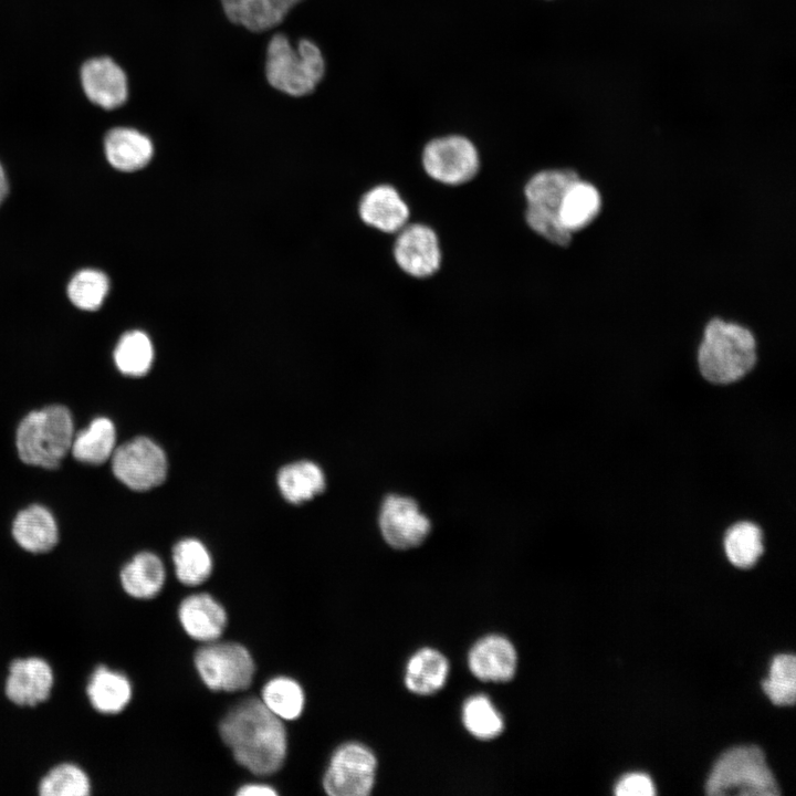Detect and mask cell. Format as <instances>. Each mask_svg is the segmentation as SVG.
Instances as JSON below:
<instances>
[{"label":"cell","mask_w":796,"mask_h":796,"mask_svg":"<svg viewBox=\"0 0 796 796\" xmlns=\"http://www.w3.org/2000/svg\"><path fill=\"white\" fill-rule=\"evenodd\" d=\"M219 731L234 760L255 775H271L284 763L287 751L282 720L260 699L241 701L223 716Z\"/></svg>","instance_id":"obj_1"},{"label":"cell","mask_w":796,"mask_h":796,"mask_svg":"<svg viewBox=\"0 0 796 796\" xmlns=\"http://www.w3.org/2000/svg\"><path fill=\"white\" fill-rule=\"evenodd\" d=\"M699 368L710 383L726 385L744 377L756 363L752 332L714 318L706 325L698 354Z\"/></svg>","instance_id":"obj_2"},{"label":"cell","mask_w":796,"mask_h":796,"mask_svg":"<svg viewBox=\"0 0 796 796\" xmlns=\"http://www.w3.org/2000/svg\"><path fill=\"white\" fill-rule=\"evenodd\" d=\"M325 57L308 39L293 45L283 33L274 34L266 46L265 77L276 91L293 97L312 94L324 78Z\"/></svg>","instance_id":"obj_3"},{"label":"cell","mask_w":796,"mask_h":796,"mask_svg":"<svg viewBox=\"0 0 796 796\" xmlns=\"http://www.w3.org/2000/svg\"><path fill=\"white\" fill-rule=\"evenodd\" d=\"M74 426L70 410L51 405L29 412L20 422L15 444L22 462L55 469L71 450Z\"/></svg>","instance_id":"obj_4"},{"label":"cell","mask_w":796,"mask_h":796,"mask_svg":"<svg viewBox=\"0 0 796 796\" xmlns=\"http://www.w3.org/2000/svg\"><path fill=\"white\" fill-rule=\"evenodd\" d=\"M705 793L711 796H776L779 788L764 752L756 745H741L723 752L716 760Z\"/></svg>","instance_id":"obj_5"},{"label":"cell","mask_w":796,"mask_h":796,"mask_svg":"<svg viewBox=\"0 0 796 796\" xmlns=\"http://www.w3.org/2000/svg\"><path fill=\"white\" fill-rule=\"evenodd\" d=\"M195 667L212 691L235 692L249 688L255 672L249 650L233 641L206 642L195 653Z\"/></svg>","instance_id":"obj_6"},{"label":"cell","mask_w":796,"mask_h":796,"mask_svg":"<svg viewBox=\"0 0 796 796\" xmlns=\"http://www.w3.org/2000/svg\"><path fill=\"white\" fill-rule=\"evenodd\" d=\"M421 164L433 180L447 186H460L476 176L480 156L469 137L448 134L434 137L425 145Z\"/></svg>","instance_id":"obj_7"},{"label":"cell","mask_w":796,"mask_h":796,"mask_svg":"<svg viewBox=\"0 0 796 796\" xmlns=\"http://www.w3.org/2000/svg\"><path fill=\"white\" fill-rule=\"evenodd\" d=\"M376 757L359 743H345L332 755L323 776V788L331 796H367L376 772Z\"/></svg>","instance_id":"obj_8"},{"label":"cell","mask_w":796,"mask_h":796,"mask_svg":"<svg viewBox=\"0 0 796 796\" xmlns=\"http://www.w3.org/2000/svg\"><path fill=\"white\" fill-rule=\"evenodd\" d=\"M114 475L135 491H147L161 484L167 475L163 449L146 437L134 438L112 454Z\"/></svg>","instance_id":"obj_9"},{"label":"cell","mask_w":796,"mask_h":796,"mask_svg":"<svg viewBox=\"0 0 796 796\" xmlns=\"http://www.w3.org/2000/svg\"><path fill=\"white\" fill-rule=\"evenodd\" d=\"M379 527L394 548L408 549L421 544L431 530L430 520L408 496L388 495L380 507Z\"/></svg>","instance_id":"obj_10"},{"label":"cell","mask_w":796,"mask_h":796,"mask_svg":"<svg viewBox=\"0 0 796 796\" xmlns=\"http://www.w3.org/2000/svg\"><path fill=\"white\" fill-rule=\"evenodd\" d=\"M392 254L399 269L416 279L432 276L442 260L438 235L423 223H407L398 231Z\"/></svg>","instance_id":"obj_11"},{"label":"cell","mask_w":796,"mask_h":796,"mask_svg":"<svg viewBox=\"0 0 796 796\" xmlns=\"http://www.w3.org/2000/svg\"><path fill=\"white\" fill-rule=\"evenodd\" d=\"M80 84L90 103L105 111L123 106L129 95L128 77L112 57L93 56L81 65Z\"/></svg>","instance_id":"obj_12"},{"label":"cell","mask_w":796,"mask_h":796,"mask_svg":"<svg viewBox=\"0 0 796 796\" xmlns=\"http://www.w3.org/2000/svg\"><path fill=\"white\" fill-rule=\"evenodd\" d=\"M53 687L51 664L41 657L30 656L10 662L3 691L11 703L33 708L51 696Z\"/></svg>","instance_id":"obj_13"},{"label":"cell","mask_w":796,"mask_h":796,"mask_svg":"<svg viewBox=\"0 0 796 796\" xmlns=\"http://www.w3.org/2000/svg\"><path fill=\"white\" fill-rule=\"evenodd\" d=\"M178 618L185 632L201 642L218 640L228 622L223 606L207 593L184 598L178 608Z\"/></svg>","instance_id":"obj_14"},{"label":"cell","mask_w":796,"mask_h":796,"mask_svg":"<svg viewBox=\"0 0 796 796\" xmlns=\"http://www.w3.org/2000/svg\"><path fill=\"white\" fill-rule=\"evenodd\" d=\"M360 219L385 233H397L409 220V208L398 190L390 185H378L365 192L360 199Z\"/></svg>","instance_id":"obj_15"},{"label":"cell","mask_w":796,"mask_h":796,"mask_svg":"<svg viewBox=\"0 0 796 796\" xmlns=\"http://www.w3.org/2000/svg\"><path fill=\"white\" fill-rule=\"evenodd\" d=\"M516 663L513 645L498 635L482 638L469 653L470 670L482 681H510L514 677Z\"/></svg>","instance_id":"obj_16"},{"label":"cell","mask_w":796,"mask_h":796,"mask_svg":"<svg viewBox=\"0 0 796 796\" xmlns=\"http://www.w3.org/2000/svg\"><path fill=\"white\" fill-rule=\"evenodd\" d=\"M226 17L251 32L279 25L303 0H220Z\"/></svg>","instance_id":"obj_17"},{"label":"cell","mask_w":796,"mask_h":796,"mask_svg":"<svg viewBox=\"0 0 796 796\" xmlns=\"http://www.w3.org/2000/svg\"><path fill=\"white\" fill-rule=\"evenodd\" d=\"M12 536L24 551L43 554L57 544L59 530L52 513L42 505L33 504L17 514Z\"/></svg>","instance_id":"obj_18"},{"label":"cell","mask_w":796,"mask_h":796,"mask_svg":"<svg viewBox=\"0 0 796 796\" xmlns=\"http://www.w3.org/2000/svg\"><path fill=\"white\" fill-rule=\"evenodd\" d=\"M85 691L91 706L106 715L124 711L133 696V685L126 674L103 664L91 673Z\"/></svg>","instance_id":"obj_19"},{"label":"cell","mask_w":796,"mask_h":796,"mask_svg":"<svg viewBox=\"0 0 796 796\" xmlns=\"http://www.w3.org/2000/svg\"><path fill=\"white\" fill-rule=\"evenodd\" d=\"M104 151L108 163L122 171L144 168L151 159L154 146L150 138L132 127H114L104 138Z\"/></svg>","instance_id":"obj_20"},{"label":"cell","mask_w":796,"mask_h":796,"mask_svg":"<svg viewBox=\"0 0 796 796\" xmlns=\"http://www.w3.org/2000/svg\"><path fill=\"white\" fill-rule=\"evenodd\" d=\"M166 579L161 559L154 553L136 554L119 573L124 591L136 599H150L157 596Z\"/></svg>","instance_id":"obj_21"},{"label":"cell","mask_w":796,"mask_h":796,"mask_svg":"<svg viewBox=\"0 0 796 796\" xmlns=\"http://www.w3.org/2000/svg\"><path fill=\"white\" fill-rule=\"evenodd\" d=\"M579 179L572 169H547L533 175L524 186L526 207L557 214L569 186Z\"/></svg>","instance_id":"obj_22"},{"label":"cell","mask_w":796,"mask_h":796,"mask_svg":"<svg viewBox=\"0 0 796 796\" xmlns=\"http://www.w3.org/2000/svg\"><path fill=\"white\" fill-rule=\"evenodd\" d=\"M601 198L595 186L577 179L566 190L559 208L562 226L570 233L588 226L599 213Z\"/></svg>","instance_id":"obj_23"},{"label":"cell","mask_w":796,"mask_h":796,"mask_svg":"<svg viewBox=\"0 0 796 796\" xmlns=\"http://www.w3.org/2000/svg\"><path fill=\"white\" fill-rule=\"evenodd\" d=\"M448 672L449 663L444 656L434 649L423 648L408 661L405 683L413 693L431 694L443 687Z\"/></svg>","instance_id":"obj_24"},{"label":"cell","mask_w":796,"mask_h":796,"mask_svg":"<svg viewBox=\"0 0 796 796\" xmlns=\"http://www.w3.org/2000/svg\"><path fill=\"white\" fill-rule=\"evenodd\" d=\"M277 485L286 501L300 504L324 491L325 476L317 464L311 461H298L290 463L279 471Z\"/></svg>","instance_id":"obj_25"},{"label":"cell","mask_w":796,"mask_h":796,"mask_svg":"<svg viewBox=\"0 0 796 796\" xmlns=\"http://www.w3.org/2000/svg\"><path fill=\"white\" fill-rule=\"evenodd\" d=\"M115 442L114 423L106 417H98L74 436L71 451L81 462L102 464L112 457Z\"/></svg>","instance_id":"obj_26"},{"label":"cell","mask_w":796,"mask_h":796,"mask_svg":"<svg viewBox=\"0 0 796 796\" xmlns=\"http://www.w3.org/2000/svg\"><path fill=\"white\" fill-rule=\"evenodd\" d=\"M172 562L178 580L186 586L202 584L212 572L211 555L196 538L179 541L172 548Z\"/></svg>","instance_id":"obj_27"},{"label":"cell","mask_w":796,"mask_h":796,"mask_svg":"<svg viewBox=\"0 0 796 796\" xmlns=\"http://www.w3.org/2000/svg\"><path fill=\"white\" fill-rule=\"evenodd\" d=\"M260 700L282 721L300 718L305 704L301 684L285 675L270 679L262 688Z\"/></svg>","instance_id":"obj_28"},{"label":"cell","mask_w":796,"mask_h":796,"mask_svg":"<svg viewBox=\"0 0 796 796\" xmlns=\"http://www.w3.org/2000/svg\"><path fill=\"white\" fill-rule=\"evenodd\" d=\"M154 358L149 337L142 331H130L118 341L114 360L118 370L127 376L140 377L148 373Z\"/></svg>","instance_id":"obj_29"},{"label":"cell","mask_w":796,"mask_h":796,"mask_svg":"<svg viewBox=\"0 0 796 796\" xmlns=\"http://www.w3.org/2000/svg\"><path fill=\"white\" fill-rule=\"evenodd\" d=\"M724 548L734 566L752 567L764 551L762 531L751 522L736 523L725 533Z\"/></svg>","instance_id":"obj_30"},{"label":"cell","mask_w":796,"mask_h":796,"mask_svg":"<svg viewBox=\"0 0 796 796\" xmlns=\"http://www.w3.org/2000/svg\"><path fill=\"white\" fill-rule=\"evenodd\" d=\"M92 784L87 773L73 763H61L51 768L39 782L41 796H87Z\"/></svg>","instance_id":"obj_31"},{"label":"cell","mask_w":796,"mask_h":796,"mask_svg":"<svg viewBox=\"0 0 796 796\" xmlns=\"http://www.w3.org/2000/svg\"><path fill=\"white\" fill-rule=\"evenodd\" d=\"M763 691L775 705H792L796 698V658L792 653L774 657Z\"/></svg>","instance_id":"obj_32"},{"label":"cell","mask_w":796,"mask_h":796,"mask_svg":"<svg viewBox=\"0 0 796 796\" xmlns=\"http://www.w3.org/2000/svg\"><path fill=\"white\" fill-rule=\"evenodd\" d=\"M462 721L467 730L481 740L494 739L504 729L501 714L490 699L481 694L465 701L462 709Z\"/></svg>","instance_id":"obj_33"},{"label":"cell","mask_w":796,"mask_h":796,"mask_svg":"<svg viewBox=\"0 0 796 796\" xmlns=\"http://www.w3.org/2000/svg\"><path fill=\"white\" fill-rule=\"evenodd\" d=\"M108 287V279L103 272L85 269L71 279L67 285V295L76 307L95 311L103 304Z\"/></svg>","instance_id":"obj_34"},{"label":"cell","mask_w":796,"mask_h":796,"mask_svg":"<svg viewBox=\"0 0 796 796\" xmlns=\"http://www.w3.org/2000/svg\"><path fill=\"white\" fill-rule=\"evenodd\" d=\"M525 221L534 232L553 244L566 247L572 240V233L562 226L556 214L526 207Z\"/></svg>","instance_id":"obj_35"},{"label":"cell","mask_w":796,"mask_h":796,"mask_svg":"<svg viewBox=\"0 0 796 796\" xmlns=\"http://www.w3.org/2000/svg\"><path fill=\"white\" fill-rule=\"evenodd\" d=\"M615 793L618 796H652L656 794V789L648 775L632 773L624 776L617 783Z\"/></svg>","instance_id":"obj_36"},{"label":"cell","mask_w":796,"mask_h":796,"mask_svg":"<svg viewBox=\"0 0 796 796\" xmlns=\"http://www.w3.org/2000/svg\"><path fill=\"white\" fill-rule=\"evenodd\" d=\"M239 796H276L277 792L270 785L253 783L245 784L237 790Z\"/></svg>","instance_id":"obj_37"},{"label":"cell","mask_w":796,"mask_h":796,"mask_svg":"<svg viewBox=\"0 0 796 796\" xmlns=\"http://www.w3.org/2000/svg\"><path fill=\"white\" fill-rule=\"evenodd\" d=\"M8 193V181L6 177V172L0 164V203L4 199V197Z\"/></svg>","instance_id":"obj_38"}]
</instances>
